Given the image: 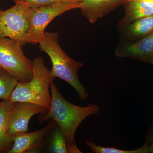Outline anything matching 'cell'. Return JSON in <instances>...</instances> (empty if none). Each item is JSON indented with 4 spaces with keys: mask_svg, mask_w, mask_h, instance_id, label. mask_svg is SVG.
I'll return each instance as SVG.
<instances>
[{
    "mask_svg": "<svg viewBox=\"0 0 153 153\" xmlns=\"http://www.w3.org/2000/svg\"><path fill=\"white\" fill-rule=\"evenodd\" d=\"M50 88L51 93L50 108L41 117L40 121L42 122L49 119L55 121L66 137L68 152L82 153L75 143L76 129L86 117L98 114L99 107L92 103L86 106H79L70 103L63 97L54 81L50 84Z\"/></svg>",
    "mask_w": 153,
    "mask_h": 153,
    "instance_id": "cell-1",
    "label": "cell"
},
{
    "mask_svg": "<svg viewBox=\"0 0 153 153\" xmlns=\"http://www.w3.org/2000/svg\"><path fill=\"white\" fill-rule=\"evenodd\" d=\"M58 41V33L45 32L38 44L39 48L50 58L52 65L50 70L52 76L66 81L76 90L79 98L85 100L89 95L80 82L78 75V71L83 66V63L66 55Z\"/></svg>",
    "mask_w": 153,
    "mask_h": 153,
    "instance_id": "cell-2",
    "label": "cell"
},
{
    "mask_svg": "<svg viewBox=\"0 0 153 153\" xmlns=\"http://www.w3.org/2000/svg\"><path fill=\"white\" fill-rule=\"evenodd\" d=\"M33 76L28 82H19L13 91L11 102H27L38 105L47 110L50 108L51 96L50 84L55 79L51 71L45 66L41 57L32 60Z\"/></svg>",
    "mask_w": 153,
    "mask_h": 153,
    "instance_id": "cell-3",
    "label": "cell"
},
{
    "mask_svg": "<svg viewBox=\"0 0 153 153\" xmlns=\"http://www.w3.org/2000/svg\"><path fill=\"white\" fill-rule=\"evenodd\" d=\"M22 47L18 41L0 38V67L19 82H28L33 76L32 60L25 56Z\"/></svg>",
    "mask_w": 153,
    "mask_h": 153,
    "instance_id": "cell-4",
    "label": "cell"
},
{
    "mask_svg": "<svg viewBox=\"0 0 153 153\" xmlns=\"http://www.w3.org/2000/svg\"><path fill=\"white\" fill-rule=\"evenodd\" d=\"M81 4H60L35 8L26 7V13L29 22L26 38L27 44H39L44 37L45 29L53 19L67 11L80 8Z\"/></svg>",
    "mask_w": 153,
    "mask_h": 153,
    "instance_id": "cell-5",
    "label": "cell"
},
{
    "mask_svg": "<svg viewBox=\"0 0 153 153\" xmlns=\"http://www.w3.org/2000/svg\"><path fill=\"white\" fill-rule=\"evenodd\" d=\"M29 22L26 7L16 3L5 11H0V38H8L19 42L22 47L27 44L26 36Z\"/></svg>",
    "mask_w": 153,
    "mask_h": 153,
    "instance_id": "cell-6",
    "label": "cell"
},
{
    "mask_svg": "<svg viewBox=\"0 0 153 153\" xmlns=\"http://www.w3.org/2000/svg\"><path fill=\"white\" fill-rule=\"evenodd\" d=\"M47 110L44 107L30 102H14L9 127V134L11 139L28 132V125L31 118L39 114H44Z\"/></svg>",
    "mask_w": 153,
    "mask_h": 153,
    "instance_id": "cell-7",
    "label": "cell"
},
{
    "mask_svg": "<svg viewBox=\"0 0 153 153\" xmlns=\"http://www.w3.org/2000/svg\"><path fill=\"white\" fill-rule=\"evenodd\" d=\"M116 56L129 58L153 65V32L134 42L120 41L115 51Z\"/></svg>",
    "mask_w": 153,
    "mask_h": 153,
    "instance_id": "cell-8",
    "label": "cell"
},
{
    "mask_svg": "<svg viewBox=\"0 0 153 153\" xmlns=\"http://www.w3.org/2000/svg\"><path fill=\"white\" fill-rule=\"evenodd\" d=\"M117 27L120 41L132 42L138 41L153 33V15L126 25H117Z\"/></svg>",
    "mask_w": 153,
    "mask_h": 153,
    "instance_id": "cell-9",
    "label": "cell"
},
{
    "mask_svg": "<svg viewBox=\"0 0 153 153\" xmlns=\"http://www.w3.org/2000/svg\"><path fill=\"white\" fill-rule=\"evenodd\" d=\"M52 127L51 123L43 128L32 132L19 135L12 139L13 146L7 151V153H24L28 151L38 149L42 147L44 140Z\"/></svg>",
    "mask_w": 153,
    "mask_h": 153,
    "instance_id": "cell-10",
    "label": "cell"
},
{
    "mask_svg": "<svg viewBox=\"0 0 153 153\" xmlns=\"http://www.w3.org/2000/svg\"><path fill=\"white\" fill-rule=\"evenodd\" d=\"M128 0H82L81 14L91 24L114 10Z\"/></svg>",
    "mask_w": 153,
    "mask_h": 153,
    "instance_id": "cell-11",
    "label": "cell"
},
{
    "mask_svg": "<svg viewBox=\"0 0 153 153\" xmlns=\"http://www.w3.org/2000/svg\"><path fill=\"white\" fill-rule=\"evenodd\" d=\"M123 5L124 16L117 25H126L153 15V4L146 0H128Z\"/></svg>",
    "mask_w": 153,
    "mask_h": 153,
    "instance_id": "cell-12",
    "label": "cell"
},
{
    "mask_svg": "<svg viewBox=\"0 0 153 153\" xmlns=\"http://www.w3.org/2000/svg\"><path fill=\"white\" fill-rule=\"evenodd\" d=\"M14 102L10 99L0 102V152L13 142L9 134L10 118Z\"/></svg>",
    "mask_w": 153,
    "mask_h": 153,
    "instance_id": "cell-13",
    "label": "cell"
},
{
    "mask_svg": "<svg viewBox=\"0 0 153 153\" xmlns=\"http://www.w3.org/2000/svg\"><path fill=\"white\" fill-rule=\"evenodd\" d=\"M19 80L0 67V99H10Z\"/></svg>",
    "mask_w": 153,
    "mask_h": 153,
    "instance_id": "cell-14",
    "label": "cell"
},
{
    "mask_svg": "<svg viewBox=\"0 0 153 153\" xmlns=\"http://www.w3.org/2000/svg\"><path fill=\"white\" fill-rule=\"evenodd\" d=\"M15 3L22 4L27 8H35L60 4H81L82 0H13Z\"/></svg>",
    "mask_w": 153,
    "mask_h": 153,
    "instance_id": "cell-15",
    "label": "cell"
},
{
    "mask_svg": "<svg viewBox=\"0 0 153 153\" xmlns=\"http://www.w3.org/2000/svg\"><path fill=\"white\" fill-rule=\"evenodd\" d=\"M85 143L92 152L95 153H148V145L145 143L142 147L131 150H124L114 147H106L97 146L91 141H87Z\"/></svg>",
    "mask_w": 153,
    "mask_h": 153,
    "instance_id": "cell-16",
    "label": "cell"
},
{
    "mask_svg": "<svg viewBox=\"0 0 153 153\" xmlns=\"http://www.w3.org/2000/svg\"><path fill=\"white\" fill-rule=\"evenodd\" d=\"M50 151L51 153H68L66 137L59 126L55 130L52 135Z\"/></svg>",
    "mask_w": 153,
    "mask_h": 153,
    "instance_id": "cell-17",
    "label": "cell"
},
{
    "mask_svg": "<svg viewBox=\"0 0 153 153\" xmlns=\"http://www.w3.org/2000/svg\"><path fill=\"white\" fill-rule=\"evenodd\" d=\"M146 143L148 146L153 143V125L147 134Z\"/></svg>",
    "mask_w": 153,
    "mask_h": 153,
    "instance_id": "cell-18",
    "label": "cell"
},
{
    "mask_svg": "<svg viewBox=\"0 0 153 153\" xmlns=\"http://www.w3.org/2000/svg\"><path fill=\"white\" fill-rule=\"evenodd\" d=\"M148 150L149 153H153V143L148 146Z\"/></svg>",
    "mask_w": 153,
    "mask_h": 153,
    "instance_id": "cell-19",
    "label": "cell"
},
{
    "mask_svg": "<svg viewBox=\"0 0 153 153\" xmlns=\"http://www.w3.org/2000/svg\"><path fill=\"white\" fill-rule=\"evenodd\" d=\"M146 1H149L151 2L153 4V0H146Z\"/></svg>",
    "mask_w": 153,
    "mask_h": 153,
    "instance_id": "cell-20",
    "label": "cell"
},
{
    "mask_svg": "<svg viewBox=\"0 0 153 153\" xmlns=\"http://www.w3.org/2000/svg\"><path fill=\"white\" fill-rule=\"evenodd\" d=\"M1 9H0V11H1Z\"/></svg>",
    "mask_w": 153,
    "mask_h": 153,
    "instance_id": "cell-21",
    "label": "cell"
}]
</instances>
